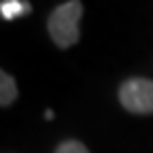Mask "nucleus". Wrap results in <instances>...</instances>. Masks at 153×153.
<instances>
[{
    "instance_id": "5",
    "label": "nucleus",
    "mask_w": 153,
    "mask_h": 153,
    "mask_svg": "<svg viewBox=\"0 0 153 153\" xmlns=\"http://www.w3.org/2000/svg\"><path fill=\"white\" fill-rule=\"evenodd\" d=\"M55 153H89V151L79 140H66V143H62L60 147L55 149Z\"/></svg>"
},
{
    "instance_id": "3",
    "label": "nucleus",
    "mask_w": 153,
    "mask_h": 153,
    "mask_svg": "<svg viewBox=\"0 0 153 153\" xmlns=\"http://www.w3.org/2000/svg\"><path fill=\"white\" fill-rule=\"evenodd\" d=\"M30 2H22V0H4L0 4V13H2L4 19H17V17H24L30 13Z\"/></svg>"
},
{
    "instance_id": "2",
    "label": "nucleus",
    "mask_w": 153,
    "mask_h": 153,
    "mask_svg": "<svg viewBox=\"0 0 153 153\" xmlns=\"http://www.w3.org/2000/svg\"><path fill=\"white\" fill-rule=\"evenodd\" d=\"M119 102L130 113H138V115L153 113V81L128 79L119 87Z\"/></svg>"
},
{
    "instance_id": "4",
    "label": "nucleus",
    "mask_w": 153,
    "mask_h": 153,
    "mask_svg": "<svg viewBox=\"0 0 153 153\" xmlns=\"http://www.w3.org/2000/svg\"><path fill=\"white\" fill-rule=\"evenodd\" d=\"M15 98H17V87H15L13 76L7 72H0V104L9 106L13 104Z\"/></svg>"
},
{
    "instance_id": "1",
    "label": "nucleus",
    "mask_w": 153,
    "mask_h": 153,
    "mask_svg": "<svg viewBox=\"0 0 153 153\" xmlns=\"http://www.w3.org/2000/svg\"><path fill=\"white\" fill-rule=\"evenodd\" d=\"M81 13H83V4L79 0H72V2L60 4L49 15L47 28H49V34L53 38V43L60 49H66V47H70V45H74L79 41Z\"/></svg>"
}]
</instances>
